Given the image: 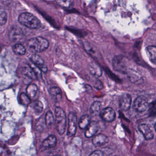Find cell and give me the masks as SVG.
Returning <instances> with one entry per match:
<instances>
[{
  "label": "cell",
  "mask_w": 156,
  "mask_h": 156,
  "mask_svg": "<svg viewBox=\"0 0 156 156\" xmlns=\"http://www.w3.org/2000/svg\"><path fill=\"white\" fill-rule=\"evenodd\" d=\"M18 21L21 25L30 29H38L41 27L39 19L30 13H22L18 16Z\"/></svg>",
  "instance_id": "obj_1"
},
{
  "label": "cell",
  "mask_w": 156,
  "mask_h": 156,
  "mask_svg": "<svg viewBox=\"0 0 156 156\" xmlns=\"http://www.w3.org/2000/svg\"><path fill=\"white\" fill-rule=\"evenodd\" d=\"M101 103L100 101H95L92 104L90 108V113L91 116L98 115L101 112Z\"/></svg>",
  "instance_id": "obj_20"
},
{
  "label": "cell",
  "mask_w": 156,
  "mask_h": 156,
  "mask_svg": "<svg viewBox=\"0 0 156 156\" xmlns=\"http://www.w3.org/2000/svg\"><path fill=\"white\" fill-rule=\"evenodd\" d=\"M57 139L55 136H49L42 143V147L45 149H49L55 147L56 145Z\"/></svg>",
  "instance_id": "obj_15"
},
{
  "label": "cell",
  "mask_w": 156,
  "mask_h": 156,
  "mask_svg": "<svg viewBox=\"0 0 156 156\" xmlns=\"http://www.w3.org/2000/svg\"><path fill=\"white\" fill-rule=\"evenodd\" d=\"M7 14L5 11L1 9L0 12V23L1 25H4L7 21Z\"/></svg>",
  "instance_id": "obj_28"
},
{
  "label": "cell",
  "mask_w": 156,
  "mask_h": 156,
  "mask_svg": "<svg viewBox=\"0 0 156 156\" xmlns=\"http://www.w3.org/2000/svg\"><path fill=\"white\" fill-rule=\"evenodd\" d=\"M54 121V115L50 111H48L45 116V122L46 125L47 126H50L52 125Z\"/></svg>",
  "instance_id": "obj_26"
},
{
  "label": "cell",
  "mask_w": 156,
  "mask_h": 156,
  "mask_svg": "<svg viewBox=\"0 0 156 156\" xmlns=\"http://www.w3.org/2000/svg\"><path fill=\"white\" fill-rule=\"evenodd\" d=\"M132 97L128 94H124L120 97L119 100V106L122 110L127 111L131 107L132 104Z\"/></svg>",
  "instance_id": "obj_9"
},
{
  "label": "cell",
  "mask_w": 156,
  "mask_h": 156,
  "mask_svg": "<svg viewBox=\"0 0 156 156\" xmlns=\"http://www.w3.org/2000/svg\"><path fill=\"white\" fill-rule=\"evenodd\" d=\"M77 117L76 114L71 112L68 115V127L67 134L69 136H74L77 131Z\"/></svg>",
  "instance_id": "obj_6"
},
{
  "label": "cell",
  "mask_w": 156,
  "mask_h": 156,
  "mask_svg": "<svg viewBox=\"0 0 156 156\" xmlns=\"http://www.w3.org/2000/svg\"><path fill=\"white\" fill-rule=\"evenodd\" d=\"M148 106V100L143 95L137 97L134 102V109L137 112H143L147 110Z\"/></svg>",
  "instance_id": "obj_5"
},
{
  "label": "cell",
  "mask_w": 156,
  "mask_h": 156,
  "mask_svg": "<svg viewBox=\"0 0 156 156\" xmlns=\"http://www.w3.org/2000/svg\"><path fill=\"white\" fill-rule=\"evenodd\" d=\"M100 116L103 121L106 122H113L116 117V113L114 110L111 107H106L101 111Z\"/></svg>",
  "instance_id": "obj_8"
},
{
  "label": "cell",
  "mask_w": 156,
  "mask_h": 156,
  "mask_svg": "<svg viewBox=\"0 0 156 156\" xmlns=\"http://www.w3.org/2000/svg\"><path fill=\"white\" fill-rule=\"evenodd\" d=\"M90 123L91 118L89 115H84L82 116L80 119L78 123L79 126L81 129H85L87 128Z\"/></svg>",
  "instance_id": "obj_21"
},
{
  "label": "cell",
  "mask_w": 156,
  "mask_h": 156,
  "mask_svg": "<svg viewBox=\"0 0 156 156\" xmlns=\"http://www.w3.org/2000/svg\"><path fill=\"white\" fill-rule=\"evenodd\" d=\"M109 138L103 134H99L94 136L92 139V143L95 146L100 147L104 145L109 142Z\"/></svg>",
  "instance_id": "obj_13"
},
{
  "label": "cell",
  "mask_w": 156,
  "mask_h": 156,
  "mask_svg": "<svg viewBox=\"0 0 156 156\" xmlns=\"http://www.w3.org/2000/svg\"><path fill=\"white\" fill-rule=\"evenodd\" d=\"M49 94L54 98L55 101L59 102L62 99V91L58 87H52L49 89Z\"/></svg>",
  "instance_id": "obj_16"
},
{
  "label": "cell",
  "mask_w": 156,
  "mask_h": 156,
  "mask_svg": "<svg viewBox=\"0 0 156 156\" xmlns=\"http://www.w3.org/2000/svg\"><path fill=\"white\" fill-rule=\"evenodd\" d=\"M55 156H62L61 155H57Z\"/></svg>",
  "instance_id": "obj_33"
},
{
  "label": "cell",
  "mask_w": 156,
  "mask_h": 156,
  "mask_svg": "<svg viewBox=\"0 0 156 156\" xmlns=\"http://www.w3.org/2000/svg\"><path fill=\"white\" fill-rule=\"evenodd\" d=\"M19 102L24 105H28L31 103V98L27 93H22L19 97Z\"/></svg>",
  "instance_id": "obj_25"
},
{
  "label": "cell",
  "mask_w": 156,
  "mask_h": 156,
  "mask_svg": "<svg viewBox=\"0 0 156 156\" xmlns=\"http://www.w3.org/2000/svg\"><path fill=\"white\" fill-rule=\"evenodd\" d=\"M155 131L156 132V122L155 123Z\"/></svg>",
  "instance_id": "obj_32"
},
{
  "label": "cell",
  "mask_w": 156,
  "mask_h": 156,
  "mask_svg": "<svg viewBox=\"0 0 156 156\" xmlns=\"http://www.w3.org/2000/svg\"><path fill=\"white\" fill-rule=\"evenodd\" d=\"M13 52L18 55H24L26 54V49L25 47L20 44H16L12 47Z\"/></svg>",
  "instance_id": "obj_22"
},
{
  "label": "cell",
  "mask_w": 156,
  "mask_h": 156,
  "mask_svg": "<svg viewBox=\"0 0 156 156\" xmlns=\"http://www.w3.org/2000/svg\"><path fill=\"white\" fill-rule=\"evenodd\" d=\"M27 48L33 53H40L45 50L49 46L47 39L41 37L29 39L27 42Z\"/></svg>",
  "instance_id": "obj_2"
},
{
  "label": "cell",
  "mask_w": 156,
  "mask_h": 156,
  "mask_svg": "<svg viewBox=\"0 0 156 156\" xmlns=\"http://www.w3.org/2000/svg\"><path fill=\"white\" fill-rule=\"evenodd\" d=\"M18 36L19 37H21L22 36V34L21 32L19 31L18 29H16L15 28L14 29L12 32L11 31L10 33V37L11 39L13 40H16V39H18Z\"/></svg>",
  "instance_id": "obj_27"
},
{
  "label": "cell",
  "mask_w": 156,
  "mask_h": 156,
  "mask_svg": "<svg viewBox=\"0 0 156 156\" xmlns=\"http://www.w3.org/2000/svg\"><path fill=\"white\" fill-rule=\"evenodd\" d=\"M31 63L37 67L43 73H46L48 71L47 67L45 64L44 59L38 55L33 54L29 58Z\"/></svg>",
  "instance_id": "obj_7"
},
{
  "label": "cell",
  "mask_w": 156,
  "mask_h": 156,
  "mask_svg": "<svg viewBox=\"0 0 156 156\" xmlns=\"http://www.w3.org/2000/svg\"><path fill=\"white\" fill-rule=\"evenodd\" d=\"M86 90L88 91V92H90L92 91V88L89 85H86Z\"/></svg>",
  "instance_id": "obj_31"
},
{
  "label": "cell",
  "mask_w": 156,
  "mask_h": 156,
  "mask_svg": "<svg viewBox=\"0 0 156 156\" xmlns=\"http://www.w3.org/2000/svg\"><path fill=\"white\" fill-rule=\"evenodd\" d=\"M31 107L35 112L37 114L41 113L44 109L43 103L38 100H35L31 104Z\"/></svg>",
  "instance_id": "obj_23"
},
{
  "label": "cell",
  "mask_w": 156,
  "mask_h": 156,
  "mask_svg": "<svg viewBox=\"0 0 156 156\" xmlns=\"http://www.w3.org/2000/svg\"><path fill=\"white\" fill-rule=\"evenodd\" d=\"M21 72L23 76L31 80H36L38 77L31 65L29 64H26L22 66Z\"/></svg>",
  "instance_id": "obj_10"
},
{
  "label": "cell",
  "mask_w": 156,
  "mask_h": 156,
  "mask_svg": "<svg viewBox=\"0 0 156 156\" xmlns=\"http://www.w3.org/2000/svg\"><path fill=\"white\" fill-rule=\"evenodd\" d=\"M119 156V155H115V156Z\"/></svg>",
  "instance_id": "obj_34"
},
{
  "label": "cell",
  "mask_w": 156,
  "mask_h": 156,
  "mask_svg": "<svg viewBox=\"0 0 156 156\" xmlns=\"http://www.w3.org/2000/svg\"><path fill=\"white\" fill-rule=\"evenodd\" d=\"M89 156H104V154L100 150H96L92 152Z\"/></svg>",
  "instance_id": "obj_30"
},
{
  "label": "cell",
  "mask_w": 156,
  "mask_h": 156,
  "mask_svg": "<svg viewBox=\"0 0 156 156\" xmlns=\"http://www.w3.org/2000/svg\"><path fill=\"white\" fill-rule=\"evenodd\" d=\"M125 74H127L128 79L132 82L134 83H141L143 80L142 77L138 72L132 69H128Z\"/></svg>",
  "instance_id": "obj_14"
},
{
  "label": "cell",
  "mask_w": 156,
  "mask_h": 156,
  "mask_svg": "<svg viewBox=\"0 0 156 156\" xmlns=\"http://www.w3.org/2000/svg\"><path fill=\"white\" fill-rule=\"evenodd\" d=\"M89 70L91 75L96 78H99L102 75L101 69L98 65L94 63H91L89 65Z\"/></svg>",
  "instance_id": "obj_17"
},
{
  "label": "cell",
  "mask_w": 156,
  "mask_h": 156,
  "mask_svg": "<svg viewBox=\"0 0 156 156\" xmlns=\"http://www.w3.org/2000/svg\"><path fill=\"white\" fill-rule=\"evenodd\" d=\"M138 129L140 133L143 134L146 140H151L154 138V134L153 131L147 125L145 124H140L138 126Z\"/></svg>",
  "instance_id": "obj_11"
},
{
  "label": "cell",
  "mask_w": 156,
  "mask_h": 156,
  "mask_svg": "<svg viewBox=\"0 0 156 156\" xmlns=\"http://www.w3.org/2000/svg\"><path fill=\"white\" fill-rule=\"evenodd\" d=\"M58 5L63 8H71L74 6L73 0H55Z\"/></svg>",
  "instance_id": "obj_24"
},
{
  "label": "cell",
  "mask_w": 156,
  "mask_h": 156,
  "mask_svg": "<svg viewBox=\"0 0 156 156\" xmlns=\"http://www.w3.org/2000/svg\"><path fill=\"white\" fill-rule=\"evenodd\" d=\"M146 52L151 62L153 64H156V46H149L147 47Z\"/></svg>",
  "instance_id": "obj_18"
},
{
  "label": "cell",
  "mask_w": 156,
  "mask_h": 156,
  "mask_svg": "<svg viewBox=\"0 0 156 156\" xmlns=\"http://www.w3.org/2000/svg\"><path fill=\"white\" fill-rule=\"evenodd\" d=\"M94 87L97 90H101L103 88V84L100 80H97L94 84Z\"/></svg>",
  "instance_id": "obj_29"
},
{
  "label": "cell",
  "mask_w": 156,
  "mask_h": 156,
  "mask_svg": "<svg viewBox=\"0 0 156 156\" xmlns=\"http://www.w3.org/2000/svg\"><path fill=\"white\" fill-rule=\"evenodd\" d=\"M129 60L127 58L123 55L115 56L113 59V68L115 71L125 74L128 70Z\"/></svg>",
  "instance_id": "obj_4"
},
{
  "label": "cell",
  "mask_w": 156,
  "mask_h": 156,
  "mask_svg": "<svg viewBox=\"0 0 156 156\" xmlns=\"http://www.w3.org/2000/svg\"><path fill=\"white\" fill-rule=\"evenodd\" d=\"M99 126L96 122H92L86 128L85 136L87 138H91L94 136L99 131Z\"/></svg>",
  "instance_id": "obj_12"
},
{
  "label": "cell",
  "mask_w": 156,
  "mask_h": 156,
  "mask_svg": "<svg viewBox=\"0 0 156 156\" xmlns=\"http://www.w3.org/2000/svg\"><path fill=\"white\" fill-rule=\"evenodd\" d=\"M38 87L35 83H30L26 88V93L30 98L35 97L38 92Z\"/></svg>",
  "instance_id": "obj_19"
},
{
  "label": "cell",
  "mask_w": 156,
  "mask_h": 156,
  "mask_svg": "<svg viewBox=\"0 0 156 156\" xmlns=\"http://www.w3.org/2000/svg\"><path fill=\"white\" fill-rule=\"evenodd\" d=\"M55 124L56 129L58 133L61 135L66 131L67 119L64 110L61 107H56L55 110Z\"/></svg>",
  "instance_id": "obj_3"
}]
</instances>
